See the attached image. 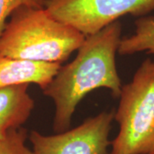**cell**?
<instances>
[{
    "instance_id": "9",
    "label": "cell",
    "mask_w": 154,
    "mask_h": 154,
    "mask_svg": "<svg viewBox=\"0 0 154 154\" xmlns=\"http://www.w3.org/2000/svg\"><path fill=\"white\" fill-rule=\"evenodd\" d=\"M28 138L25 128L12 129L5 139L0 140V154H33L32 149L26 145Z\"/></svg>"
},
{
    "instance_id": "10",
    "label": "cell",
    "mask_w": 154,
    "mask_h": 154,
    "mask_svg": "<svg viewBox=\"0 0 154 154\" xmlns=\"http://www.w3.org/2000/svg\"><path fill=\"white\" fill-rule=\"evenodd\" d=\"M46 0H0V36L7 24V20L13 12L22 6L42 9L45 7Z\"/></svg>"
},
{
    "instance_id": "6",
    "label": "cell",
    "mask_w": 154,
    "mask_h": 154,
    "mask_svg": "<svg viewBox=\"0 0 154 154\" xmlns=\"http://www.w3.org/2000/svg\"><path fill=\"white\" fill-rule=\"evenodd\" d=\"M58 63H44L0 56V88L36 84L42 90L60 69Z\"/></svg>"
},
{
    "instance_id": "2",
    "label": "cell",
    "mask_w": 154,
    "mask_h": 154,
    "mask_svg": "<svg viewBox=\"0 0 154 154\" xmlns=\"http://www.w3.org/2000/svg\"><path fill=\"white\" fill-rule=\"evenodd\" d=\"M86 36L51 17L45 8L22 6L13 12L0 36V56L62 63Z\"/></svg>"
},
{
    "instance_id": "8",
    "label": "cell",
    "mask_w": 154,
    "mask_h": 154,
    "mask_svg": "<svg viewBox=\"0 0 154 154\" xmlns=\"http://www.w3.org/2000/svg\"><path fill=\"white\" fill-rule=\"evenodd\" d=\"M134 24V33L122 38L117 52L128 56L146 51L154 57V17H140Z\"/></svg>"
},
{
    "instance_id": "5",
    "label": "cell",
    "mask_w": 154,
    "mask_h": 154,
    "mask_svg": "<svg viewBox=\"0 0 154 154\" xmlns=\"http://www.w3.org/2000/svg\"><path fill=\"white\" fill-rule=\"evenodd\" d=\"M113 112H101L82 124L53 135L32 130L28 139L33 154H109Z\"/></svg>"
},
{
    "instance_id": "3",
    "label": "cell",
    "mask_w": 154,
    "mask_h": 154,
    "mask_svg": "<svg viewBox=\"0 0 154 154\" xmlns=\"http://www.w3.org/2000/svg\"><path fill=\"white\" fill-rule=\"evenodd\" d=\"M114 119L119 125L109 154H154V62L146 59L122 88Z\"/></svg>"
},
{
    "instance_id": "1",
    "label": "cell",
    "mask_w": 154,
    "mask_h": 154,
    "mask_svg": "<svg viewBox=\"0 0 154 154\" xmlns=\"http://www.w3.org/2000/svg\"><path fill=\"white\" fill-rule=\"evenodd\" d=\"M121 35L122 24L116 21L86 36L75 59L61 66L42 90L55 105L53 129L56 133L69 129L77 105L92 91L107 88L114 97L119 98L122 85L116 69V55Z\"/></svg>"
},
{
    "instance_id": "4",
    "label": "cell",
    "mask_w": 154,
    "mask_h": 154,
    "mask_svg": "<svg viewBox=\"0 0 154 154\" xmlns=\"http://www.w3.org/2000/svg\"><path fill=\"white\" fill-rule=\"evenodd\" d=\"M56 20L88 36L126 15L144 17L154 11V0H46Z\"/></svg>"
},
{
    "instance_id": "7",
    "label": "cell",
    "mask_w": 154,
    "mask_h": 154,
    "mask_svg": "<svg viewBox=\"0 0 154 154\" xmlns=\"http://www.w3.org/2000/svg\"><path fill=\"white\" fill-rule=\"evenodd\" d=\"M29 84L0 88V140L12 129L28 121L34 108V100L28 93Z\"/></svg>"
}]
</instances>
